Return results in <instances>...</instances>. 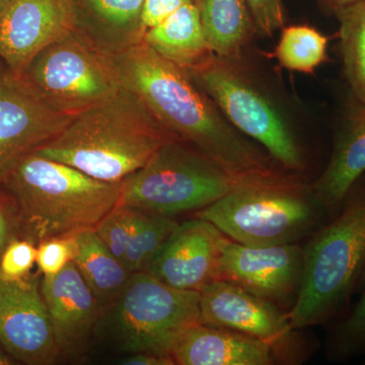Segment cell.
I'll return each instance as SVG.
<instances>
[{"label":"cell","mask_w":365,"mask_h":365,"mask_svg":"<svg viewBox=\"0 0 365 365\" xmlns=\"http://www.w3.org/2000/svg\"><path fill=\"white\" fill-rule=\"evenodd\" d=\"M105 56L122 88L131 91L176 140L193 146L247 184L290 176L225 119L184 69L153 51L143 40Z\"/></svg>","instance_id":"1"},{"label":"cell","mask_w":365,"mask_h":365,"mask_svg":"<svg viewBox=\"0 0 365 365\" xmlns=\"http://www.w3.org/2000/svg\"><path fill=\"white\" fill-rule=\"evenodd\" d=\"M16 237L38 246L52 237L96 230L120 205L121 182L100 181L31 153L0 177Z\"/></svg>","instance_id":"2"},{"label":"cell","mask_w":365,"mask_h":365,"mask_svg":"<svg viewBox=\"0 0 365 365\" xmlns=\"http://www.w3.org/2000/svg\"><path fill=\"white\" fill-rule=\"evenodd\" d=\"M170 140L176 139L122 88L109 100L72 117L63 130L35 153L100 181L121 182Z\"/></svg>","instance_id":"3"},{"label":"cell","mask_w":365,"mask_h":365,"mask_svg":"<svg viewBox=\"0 0 365 365\" xmlns=\"http://www.w3.org/2000/svg\"><path fill=\"white\" fill-rule=\"evenodd\" d=\"M362 177L346 197L339 212L316 230L304 248L299 294L288 313L294 330L323 325L337 318L357 288L365 267Z\"/></svg>","instance_id":"4"},{"label":"cell","mask_w":365,"mask_h":365,"mask_svg":"<svg viewBox=\"0 0 365 365\" xmlns=\"http://www.w3.org/2000/svg\"><path fill=\"white\" fill-rule=\"evenodd\" d=\"M199 324L198 292L177 289L150 273L136 272L103 307L93 341L124 355L150 352L170 356L182 336Z\"/></svg>","instance_id":"5"},{"label":"cell","mask_w":365,"mask_h":365,"mask_svg":"<svg viewBox=\"0 0 365 365\" xmlns=\"http://www.w3.org/2000/svg\"><path fill=\"white\" fill-rule=\"evenodd\" d=\"M237 131L260 144L287 172L306 169L304 151L287 115L246 58L209 55L185 71Z\"/></svg>","instance_id":"6"},{"label":"cell","mask_w":365,"mask_h":365,"mask_svg":"<svg viewBox=\"0 0 365 365\" xmlns=\"http://www.w3.org/2000/svg\"><path fill=\"white\" fill-rule=\"evenodd\" d=\"M328 215L313 190L294 176L245 185L197 212L225 237L247 246L294 244Z\"/></svg>","instance_id":"7"},{"label":"cell","mask_w":365,"mask_h":365,"mask_svg":"<svg viewBox=\"0 0 365 365\" xmlns=\"http://www.w3.org/2000/svg\"><path fill=\"white\" fill-rule=\"evenodd\" d=\"M247 182L193 146L163 144L141 169L121 182L120 205L160 216L207 207Z\"/></svg>","instance_id":"8"},{"label":"cell","mask_w":365,"mask_h":365,"mask_svg":"<svg viewBox=\"0 0 365 365\" xmlns=\"http://www.w3.org/2000/svg\"><path fill=\"white\" fill-rule=\"evenodd\" d=\"M21 74L55 109L71 117L122 88L105 55L73 31L46 46Z\"/></svg>","instance_id":"9"},{"label":"cell","mask_w":365,"mask_h":365,"mask_svg":"<svg viewBox=\"0 0 365 365\" xmlns=\"http://www.w3.org/2000/svg\"><path fill=\"white\" fill-rule=\"evenodd\" d=\"M201 324L220 327L263 341L278 361L294 364L302 356L297 330L288 314L272 302L225 280H213L199 292Z\"/></svg>","instance_id":"10"},{"label":"cell","mask_w":365,"mask_h":365,"mask_svg":"<svg viewBox=\"0 0 365 365\" xmlns=\"http://www.w3.org/2000/svg\"><path fill=\"white\" fill-rule=\"evenodd\" d=\"M304 267V248L294 244L247 246L225 237L216 280H225L276 306L294 304Z\"/></svg>","instance_id":"11"},{"label":"cell","mask_w":365,"mask_h":365,"mask_svg":"<svg viewBox=\"0 0 365 365\" xmlns=\"http://www.w3.org/2000/svg\"><path fill=\"white\" fill-rule=\"evenodd\" d=\"M39 275L0 278V347L16 364L52 365L62 360L41 292Z\"/></svg>","instance_id":"12"},{"label":"cell","mask_w":365,"mask_h":365,"mask_svg":"<svg viewBox=\"0 0 365 365\" xmlns=\"http://www.w3.org/2000/svg\"><path fill=\"white\" fill-rule=\"evenodd\" d=\"M71 116L55 109L21 73H0V177L54 138Z\"/></svg>","instance_id":"13"},{"label":"cell","mask_w":365,"mask_h":365,"mask_svg":"<svg viewBox=\"0 0 365 365\" xmlns=\"http://www.w3.org/2000/svg\"><path fill=\"white\" fill-rule=\"evenodd\" d=\"M41 292L62 360H81L93 343L102 306L74 262L55 275L43 276Z\"/></svg>","instance_id":"14"},{"label":"cell","mask_w":365,"mask_h":365,"mask_svg":"<svg viewBox=\"0 0 365 365\" xmlns=\"http://www.w3.org/2000/svg\"><path fill=\"white\" fill-rule=\"evenodd\" d=\"M225 237L215 225L203 218L179 223L145 272L177 289L199 292L216 280Z\"/></svg>","instance_id":"15"},{"label":"cell","mask_w":365,"mask_h":365,"mask_svg":"<svg viewBox=\"0 0 365 365\" xmlns=\"http://www.w3.org/2000/svg\"><path fill=\"white\" fill-rule=\"evenodd\" d=\"M71 31V0H9L0 18V61L21 73L41 50Z\"/></svg>","instance_id":"16"},{"label":"cell","mask_w":365,"mask_h":365,"mask_svg":"<svg viewBox=\"0 0 365 365\" xmlns=\"http://www.w3.org/2000/svg\"><path fill=\"white\" fill-rule=\"evenodd\" d=\"M365 174V104L350 97L326 169L312 186L329 215L339 212L346 197Z\"/></svg>","instance_id":"17"},{"label":"cell","mask_w":365,"mask_h":365,"mask_svg":"<svg viewBox=\"0 0 365 365\" xmlns=\"http://www.w3.org/2000/svg\"><path fill=\"white\" fill-rule=\"evenodd\" d=\"M144 0H71L72 31L105 55L143 40Z\"/></svg>","instance_id":"18"},{"label":"cell","mask_w":365,"mask_h":365,"mask_svg":"<svg viewBox=\"0 0 365 365\" xmlns=\"http://www.w3.org/2000/svg\"><path fill=\"white\" fill-rule=\"evenodd\" d=\"M170 356L179 365H272L278 361L272 348L263 341L204 324L187 331Z\"/></svg>","instance_id":"19"},{"label":"cell","mask_w":365,"mask_h":365,"mask_svg":"<svg viewBox=\"0 0 365 365\" xmlns=\"http://www.w3.org/2000/svg\"><path fill=\"white\" fill-rule=\"evenodd\" d=\"M143 41L153 51L184 71L198 66L213 53L194 1L184 4L146 31Z\"/></svg>","instance_id":"20"},{"label":"cell","mask_w":365,"mask_h":365,"mask_svg":"<svg viewBox=\"0 0 365 365\" xmlns=\"http://www.w3.org/2000/svg\"><path fill=\"white\" fill-rule=\"evenodd\" d=\"M209 47L215 54L241 58L257 35L246 0H194Z\"/></svg>","instance_id":"21"},{"label":"cell","mask_w":365,"mask_h":365,"mask_svg":"<svg viewBox=\"0 0 365 365\" xmlns=\"http://www.w3.org/2000/svg\"><path fill=\"white\" fill-rule=\"evenodd\" d=\"M76 240L73 262L101 306L104 307L121 292L131 273L106 247L95 230L78 232Z\"/></svg>","instance_id":"22"},{"label":"cell","mask_w":365,"mask_h":365,"mask_svg":"<svg viewBox=\"0 0 365 365\" xmlns=\"http://www.w3.org/2000/svg\"><path fill=\"white\" fill-rule=\"evenodd\" d=\"M343 73L352 97L365 104V0L336 14Z\"/></svg>","instance_id":"23"},{"label":"cell","mask_w":365,"mask_h":365,"mask_svg":"<svg viewBox=\"0 0 365 365\" xmlns=\"http://www.w3.org/2000/svg\"><path fill=\"white\" fill-rule=\"evenodd\" d=\"M329 38L314 26H283L272 53L282 68L299 73L314 74L328 61Z\"/></svg>","instance_id":"24"},{"label":"cell","mask_w":365,"mask_h":365,"mask_svg":"<svg viewBox=\"0 0 365 365\" xmlns=\"http://www.w3.org/2000/svg\"><path fill=\"white\" fill-rule=\"evenodd\" d=\"M134 210L130 241L123 261L131 274L148 270L163 242L179 225L172 217Z\"/></svg>","instance_id":"25"},{"label":"cell","mask_w":365,"mask_h":365,"mask_svg":"<svg viewBox=\"0 0 365 365\" xmlns=\"http://www.w3.org/2000/svg\"><path fill=\"white\" fill-rule=\"evenodd\" d=\"M331 359L345 360L365 353V287L361 299L341 323L329 340Z\"/></svg>","instance_id":"26"},{"label":"cell","mask_w":365,"mask_h":365,"mask_svg":"<svg viewBox=\"0 0 365 365\" xmlns=\"http://www.w3.org/2000/svg\"><path fill=\"white\" fill-rule=\"evenodd\" d=\"M134 213V209L119 205L95 230L106 247L122 263L130 241Z\"/></svg>","instance_id":"27"},{"label":"cell","mask_w":365,"mask_h":365,"mask_svg":"<svg viewBox=\"0 0 365 365\" xmlns=\"http://www.w3.org/2000/svg\"><path fill=\"white\" fill-rule=\"evenodd\" d=\"M37 259V246L28 240L14 237L0 255V278L20 280L30 275Z\"/></svg>","instance_id":"28"},{"label":"cell","mask_w":365,"mask_h":365,"mask_svg":"<svg viewBox=\"0 0 365 365\" xmlns=\"http://www.w3.org/2000/svg\"><path fill=\"white\" fill-rule=\"evenodd\" d=\"M76 254V235L52 237L38 245L36 264L43 276L55 275L74 261Z\"/></svg>","instance_id":"29"},{"label":"cell","mask_w":365,"mask_h":365,"mask_svg":"<svg viewBox=\"0 0 365 365\" xmlns=\"http://www.w3.org/2000/svg\"><path fill=\"white\" fill-rule=\"evenodd\" d=\"M257 35L272 37L285 26L284 0H246Z\"/></svg>","instance_id":"30"},{"label":"cell","mask_w":365,"mask_h":365,"mask_svg":"<svg viewBox=\"0 0 365 365\" xmlns=\"http://www.w3.org/2000/svg\"><path fill=\"white\" fill-rule=\"evenodd\" d=\"M194 0H144L143 11V32L162 23L163 20L184 4Z\"/></svg>","instance_id":"31"},{"label":"cell","mask_w":365,"mask_h":365,"mask_svg":"<svg viewBox=\"0 0 365 365\" xmlns=\"http://www.w3.org/2000/svg\"><path fill=\"white\" fill-rule=\"evenodd\" d=\"M14 237L16 235L13 215L6 197L0 191V255Z\"/></svg>","instance_id":"32"},{"label":"cell","mask_w":365,"mask_h":365,"mask_svg":"<svg viewBox=\"0 0 365 365\" xmlns=\"http://www.w3.org/2000/svg\"><path fill=\"white\" fill-rule=\"evenodd\" d=\"M122 365H175L172 356L150 352H138L125 355L118 360Z\"/></svg>","instance_id":"33"},{"label":"cell","mask_w":365,"mask_h":365,"mask_svg":"<svg viewBox=\"0 0 365 365\" xmlns=\"http://www.w3.org/2000/svg\"><path fill=\"white\" fill-rule=\"evenodd\" d=\"M357 0H317L319 9L324 14L334 16L345 7L351 6Z\"/></svg>","instance_id":"34"},{"label":"cell","mask_w":365,"mask_h":365,"mask_svg":"<svg viewBox=\"0 0 365 365\" xmlns=\"http://www.w3.org/2000/svg\"><path fill=\"white\" fill-rule=\"evenodd\" d=\"M16 364V360L7 354L4 348L0 347V365H11Z\"/></svg>","instance_id":"35"},{"label":"cell","mask_w":365,"mask_h":365,"mask_svg":"<svg viewBox=\"0 0 365 365\" xmlns=\"http://www.w3.org/2000/svg\"><path fill=\"white\" fill-rule=\"evenodd\" d=\"M365 287V267L364 269V271H362L361 276H360L359 284H357V288H364Z\"/></svg>","instance_id":"36"},{"label":"cell","mask_w":365,"mask_h":365,"mask_svg":"<svg viewBox=\"0 0 365 365\" xmlns=\"http://www.w3.org/2000/svg\"><path fill=\"white\" fill-rule=\"evenodd\" d=\"M9 0H0V18H1L2 13H4V9L9 4Z\"/></svg>","instance_id":"37"},{"label":"cell","mask_w":365,"mask_h":365,"mask_svg":"<svg viewBox=\"0 0 365 365\" xmlns=\"http://www.w3.org/2000/svg\"><path fill=\"white\" fill-rule=\"evenodd\" d=\"M4 68H6V67H4V64L0 61V73H1V71H4Z\"/></svg>","instance_id":"38"}]
</instances>
